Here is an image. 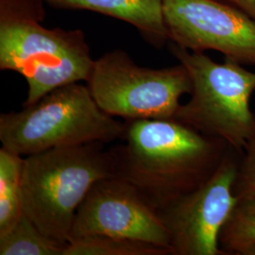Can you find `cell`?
Returning <instances> with one entry per match:
<instances>
[{
    "label": "cell",
    "instance_id": "6da1fadb",
    "mask_svg": "<svg viewBox=\"0 0 255 255\" xmlns=\"http://www.w3.org/2000/svg\"><path fill=\"white\" fill-rule=\"evenodd\" d=\"M114 146L116 175L153 209L195 191L217 172L232 146L177 119L126 120Z\"/></svg>",
    "mask_w": 255,
    "mask_h": 255
},
{
    "label": "cell",
    "instance_id": "8992f818",
    "mask_svg": "<svg viewBox=\"0 0 255 255\" xmlns=\"http://www.w3.org/2000/svg\"><path fill=\"white\" fill-rule=\"evenodd\" d=\"M86 84L101 109L124 121L175 119L182 96L192 90L190 75L181 63L144 67L122 49L96 60Z\"/></svg>",
    "mask_w": 255,
    "mask_h": 255
},
{
    "label": "cell",
    "instance_id": "3957f363",
    "mask_svg": "<svg viewBox=\"0 0 255 255\" xmlns=\"http://www.w3.org/2000/svg\"><path fill=\"white\" fill-rule=\"evenodd\" d=\"M114 148L103 143L61 146L25 157L23 210L46 237L67 245L77 211L92 186L116 175Z\"/></svg>",
    "mask_w": 255,
    "mask_h": 255
},
{
    "label": "cell",
    "instance_id": "9c48e42d",
    "mask_svg": "<svg viewBox=\"0 0 255 255\" xmlns=\"http://www.w3.org/2000/svg\"><path fill=\"white\" fill-rule=\"evenodd\" d=\"M94 236L136 239L171 252L167 231L156 210L118 176L96 182L77 211L70 241Z\"/></svg>",
    "mask_w": 255,
    "mask_h": 255
},
{
    "label": "cell",
    "instance_id": "9a60e30c",
    "mask_svg": "<svg viewBox=\"0 0 255 255\" xmlns=\"http://www.w3.org/2000/svg\"><path fill=\"white\" fill-rule=\"evenodd\" d=\"M234 193L237 200L255 199V137L240 156Z\"/></svg>",
    "mask_w": 255,
    "mask_h": 255
},
{
    "label": "cell",
    "instance_id": "e0dca14e",
    "mask_svg": "<svg viewBox=\"0 0 255 255\" xmlns=\"http://www.w3.org/2000/svg\"><path fill=\"white\" fill-rule=\"evenodd\" d=\"M240 255H255V244L245 249Z\"/></svg>",
    "mask_w": 255,
    "mask_h": 255
},
{
    "label": "cell",
    "instance_id": "277c9868",
    "mask_svg": "<svg viewBox=\"0 0 255 255\" xmlns=\"http://www.w3.org/2000/svg\"><path fill=\"white\" fill-rule=\"evenodd\" d=\"M125 123L105 113L87 84L74 82L0 116L2 146L27 157L47 149L122 140Z\"/></svg>",
    "mask_w": 255,
    "mask_h": 255
},
{
    "label": "cell",
    "instance_id": "7a4b0ae2",
    "mask_svg": "<svg viewBox=\"0 0 255 255\" xmlns=\"http://www.w3.org/2000/svg\"><path fill=\"white\" fill-rule=\"evenodd\" d=\"M43 0H0V69L27 82L23 106L74 82H88L95 61L82 29L47 28Z\"/></svg>",
    "mask_w": 255,
    "mask_h": 255
},
{
    "label": "cell",
    "instance_id": "52a82bcc",
    "mask_svg": "<svg viewBox=\"0 0 255 255\" xmlns=\"http://www.w3.org/2000/svg\"><path fill=\"white\" fill-rule=\"evenodd\" d=\"M241 153L232 147L209 181L156 211L167 231L171 255H225L219 235L238 201L234 184Z\"/></svg>",
    "mask_w": 255,
    "mask_h": 255
},
{
    "label": "cell",
    "instance_id": "5bb4252c",
    "mask_svg": "<svg viewBox=\"0 0 255 255\" xmlns=\"http://www.w3.org/2000/svg\"><path fill=\"white\" fill-rule=\"evenodd\" d=\"M255 244V199L238 200L219 235L225 255H240Z\"/></svg>",
    "mask_w": 255,
    "mask_h": 255
},
{
    "label": "cell",
    "instance_id": "5b68a950",
    "mask_svg": "<svg viewBox=\"0 0 255 255\" xmlns=\"http://www.w3.org/2000/svg\"><path fill=\"white\" fill-rule=\"evenodd\" d=\"M169 50L186 67L192 82L190 99L180 106L175 119L243 151L255 137V116L250 106L255 72L226 58L219 64L203 52L171 42Z\"/></svg>",
    "mask_w": 255,
    "mask_h": 255
},
{
    "label": "cell",
    "instance_id": "8fae6325",
    "mask_svg": "<svg viewBox=\"0 0 255 255\" xmlns=\"http://www.w3.org/2000/svg\"><path fill=\"white\" fill-rule=\"evenodd\" d=\"M25 157L0 148V235L12 227L24 214L22 177Z\"/></svg>",
    "mask_w": 255,
    "mask_h": 255
},
{
    "label": "cell",
    "instance_id": "30bf717a",
    "mask_svg": "<svg viewBox=\"0 0 255 255\" xmlns=\"http://www.w3.org/2000/svg\"><path fill=\"white\" fill-rule=\"evenodd\" d=\"M54 9H85L133 26L146 43L161 48L169 42L162 0H43Z\"/></svg>",
    "mask_w": 255,
    "mask_h": 255
},
{
    "label": "cell",
    "instance_id": "ba28073f",
    "mask_svg": "<svg viewBox=\"0 0 255 255\" xmlns=\"http://www.w3.org/2000/svg\"><path fill=\"white\" fill-rule=\"evenodd\" d=\"M169 42L255 66V21L219 0H162Z\"/></svg>",
    "mask_w": 255,
    "mask_h": 255
},
{
    "label": "cell",
    "instance_id": "4fadbf2b",
    "mask_svg": "<svg viewBox=\"0 0 255 255\" xmlns=\"http://www.w3.org/2000/svg\"><path fill=\"white\" fill-rule=\"evenodd\" d=\"M64 255H171V252L136 239L94 236L71 240Z\"/></svg>",
    "mask_w": 255,
    "mask_h": 255
},
{
    "label": "cell",
    "instance_id": "2e32d148",
    "mask_svg": "<svg viewBox=\"0 0 255 255\" xmlns=\"http://www.w3.org/2000/svg\"><path fill=\"white\" fill-rule=\"evenodd\" d=\"M255 21V0H224Z\"/></svg>",
    "mask_w": 255,
    "mask_h": 255
},
{
    "label": "cell",
    "instance_id": "7c38bea8",
    "mask_svg": "<svg viewBox=\"0 0 255 255\" xmlns=\"http://www.w3.org/2000/svg\"><path fill=\"white\" fill-rule=\"evenodd\" d=\"M66 246L46 237L25 213L0 235V255H64Z\"/></svg>",
    "mask_w": 255,
    "mask_h": 255
}]
</instances>
